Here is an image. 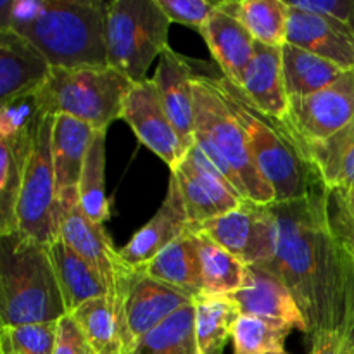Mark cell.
Masks as SVG:
<instances>
[{
  "mask_svg": "<svg viewBox=\"0 0 354 354\" xmlns=\"http://www.w3.org/2000/svg\"><path fill=\"white\" fill-rule=\"evenodd\" d=\"M330 190L273 203L277 252L266 268L292 292L310 327V337L342 330L348 315L349 270L328 211Z\"/></svg>",
  "mask_w": 354,
  "mask_h": 354,
  "instance_id": "cell-1",
  "label": "cell"
},
{
  "mask_svg": "<svg viewBox=\"0 0 354 354\" xmlns=\"http://www.w3.org/2000/svg\"><path fill=\"white\" fill-rule=\"evenodd\" d=\"M106 14L97 0H2L0 30L28 38L52 68L109 66Z\"/></svg>",
  "mask_w": 354,
  "mask_h": 354,
  "instance_id": "cell-2",
  "label": "cell"
},
{
  "mask_svg": "<svg viewBox=\"0 0 354 354\" xmlns=\"http://www.w3.org/2000/svg\"><path fill=\"white\" fill-rule=\"evenodd\" d=\"M211 78L244 130L256 168L273 189L277 203L327 192L310 145L289 120H279L263 113L241 86L225 76Z\"/></svg>",
  "mask_w": 354,
  "mask_h": 354,
  "instance_id": "cell-3",
  "label": "cell"
},
{
  "mask_svg": "<svg viewBox=\"0 0 354 354\" xmlns=\"http://www.w3.org/2000/svg\"><path fill=\"white\" fill-rule=\"evenodd\" d=\"M68 315L48 245L19 232L0 235L2 328L59 322Z\"/></svg>",
  "mask_w": 354,
  "mask_h": 354,
  "instance_id": "cell-4",
  "label": "cell"
},
{
  "mask_svg": "<svg viewBox=\"0 0 354 354\" xmlns=\"http://www.w3.org/2000/svg\"><path fill=\"white\" fill-rule=\"evenodd\" d=\"M194 144L249 203H277L275 192L252 159L244 130L211 76L194 78Z\"/></svg>",
  "mask_w": 354,
  "mask_h": 354,
  "instance_id": "cell-5",
  "label": "cell"
},
{
  "mask_svg": "<svg viewBox=\"0 0 354 354\" xmlns=\"http://www.w3.org/2000/svg\"><path fill=\"white\" fill-rule=\"evenodd\" d=\"M131 86L133 82L111 66L52 68L38 97L45 116L66 114L95 130H107L121 120Z\"/></svg>",
  "mask_w": 354,
  "mask_h": 354,
  "instance_id": "cell-6",
  "label": "cell"
},
{
  "mask_svg": "<svg viewBox=\"0 0 354 354\" xmlns=\"http://www.w3.org/2000/svg\"><path fill=\"white\" fill-rule=\"evenodd\" d=\"M169 19L158 0H114L107 3V64L137 83L169 47Z\"/></svg>",
  "mask_w": 354,
  "mask_h": 354,
  "instance_id": "cell-7",
  "label": "cell"
},
{
  "mask_svg": "<svg viewBox=\"0 0 354 354\" xmlns=\"http://www.w3.org/2000/svg\"><path fill=\"white\" fill-rule=\"evenodd\" d=\"M54 123L55 116L50 114L41 121L33 152L24 169L17 204V232L45 245L59 239V199L52 158Z\"/></svg>",
  "mask_w": 354,
  "mask_h": 354,
  "instance_id": "cell-8",
  "label": "cell"
},
{
  "mask_svg": "<svg viewBox=\"0 0 354 354\" xmlns=\"http://www.w3.org/2000/svg\"><path fill=\"white\" fill-rule=\"evenodd\" d=\"M190 230L209 237L245 266H266L275 258L279 227L272 204L263 206L245 201L237 209L190 227Z\"/></svg>",
  "mask_w": 354,
  "mask_h": 354,
  "instance_id": "cell-9",
  "label": "cell"
},
{
  "mask_svg": "<svg viewBox=\"0 0 354 354\" xmlns=\"http://www.w3.org/2000/svg\"><path fill=\"white\" fill-rule=\"evenodd\" d=\"M59 237L95 270L107 289V299L116 311L123 303L135 270L123 261L120 249H114L102 225L90 220L78 204L59 220Z\"/></svg>",
  "mask_w": 354,
  "mask_h": 354,
  "instance_id": "cell-10",
  "label": "cell"
},
{
  "mask_svg": "<svg viewBox=\"0 0 354 354\" xmlns=\"http://www.w3.org/2000/svg\"><path fill=\"white\" fill-rule=\"evenodd\" d=\"M194 299L192 294L152 279L144 270H135L123 303L114 311L124 354L131 351L142 335L154 330L183 306L192 304Z\"/></svg>",
  "mask_w": 354,
  "mask_h": 354,
  "instance_id": "cell-11",
  "label": "cell"
},
{
  "mask_svg": "<svg viewBox=\"0 0 354 354\" xmlns=\"http://www.w3.org/2000/svg\"><path fill=\"white\" fill-rule=\"evenodd\" d=\"M171 176L178 183L190 227L230 213L245 203L196 144L171 169Z\"/></svg>",
  "mask_w": 354,
  "mask_h": 354,
  "instance_id": "cell-12",
  "label": "cell"
},
{
  "mask_svg": "<svg viewBox=\"0 0 354 354\" xmlns=\"http://www.w3.org/2000/svg\"><path fill=\"white\" fill-rule=\"evenodd\" d=\"M354 120V69L308 97L289 99V121L306 144L327 140Z\"/></svg>",
  "mask_w": 354,
  "mask_h": 354,
  "instance_id": "cell-13",
  "label": "cell"
},
{
  "mask_svg": "<svg viewBox=\"0 0 354 354\" xmlns=\"http://www.w3.org/2000/svg\"><path fill=\"white\" fill-rule=\"evenodd\" d=\"M121 120L127 121L138 140L171 169L185 158V145L162 107L152 78L133 83L124 99Z\"/></svg>",
  "mask_w": 354,
  "mask_h": 354,
  "instance_id": "cell-14",
  "label": "cell"
},
{
  "mask_svg": "<svg viewBox=\"0 0 354 354\" xmlns=\"http://www.w3.org/2000/svg\"><path fill=\"white\" fill-rule=\"evenodd\" d=\"M232 301L241 315L282 322L294 330L310 335V327L289 287L266 266H245L244 286L232 292Z\"/></svg>",
  "mask_w": 354,
  "mask_h": 354,
  "instance_id": "cell-15",
  "label": "cell"
},
{
  "mask_svg": "<svg viewBox=\"0 0 354 354\" xmlns=\"http://www.w3.org/2000/svg\"><path fill=\"white\" fill-rule=\"evenodd\" d=\"M95 128L76 118L59 114L52 131V158L57 183L59 220L80 204L78 185Z\"/></svg>",
  "mask_w": 354,
  "mask_h": 354,
  "instance_id": "cell-16",
  "label": "cell"
},
{
  "mask_svg": "<svg viewBox=\"0 0 354 354\" xmlns=\"http://www.w3.org/2000/svg\"><path fill=\"white\" fill-rule=\"evenodd\" d=\"M287 7V44L327 59L344 71L354 69V35L349 23L296 9L289 3Z\"/></svg>",
  "mask_w": 354,
  "mask_h": 354,
  "instance_id": "cell-17",
  "label": "cell"
},
{
  "mask_svg": "<svg viewBox=\"0 0 354 354\" xmlns=\"http://www.w3.org/2000/svg\"><path fill=\"white\" fill-rule=\"evenodd\" d=\"M189 230L190 223L185 204L178 183L171 176L162 206L151 218V221L142 227L124 248L120 249V256L128 266L140 270Z\"/></svg>",
  "mask_w": 354,
  "mask_h": 354,
  "instance_id": "cell-18",
  "label": "cell"
},
{
  "mask_svg": "<svg viewBox=\"0 0 354 354\" xmlns=\"http://www.w3.org/2000/svg\"><path fill=\"white\" fill-rule=\"evenodd\" d=\"M194 78L189 59L171 47L162 52L152 76L162 107L187 151L194 145Z\"/></svg>",
  "mask_w": 354,
  "mask_h": 354,
  "instance_id": "cell-19",
  "label": "cell"
},
{
  "mask_svg": "<svg viewBox=\"0 0 354 354\" xmlns=\"http://www.w3.org/2000/svg\"><path fill=\"white\" fill-rule=\"evenodd\" d=\"M52 73L50 62L23 35L0 30V100L38 90Z\"/></svg>",
  "mask_w": 354,
  "mask_h": 354,
  "instance_id": "cell-20",
  "label": "cell"
},
{
  "mask_svg": "<svg viewBox=\"0 0 354 354\" xmlns=\"http://www.w3.org/2000/svg\"><path fill=\"white\" fill-rule=\"evenodd\" d=\"M242 90L258 109L279 120H289V95L283 80L282 47L256 41L254 55L245 68Z\"/></svg>",
  "mask_w": 354,
  "mask_h": 354,
  "instance_id": "cell-21",
  "label": "cell"
},
{
  "mask_svg": "<svg viewBox=\"0 0 354 354\" xmlns=\"http://www.w3.org/2000/svg\"><path fill=\"white\" fill-rule=\"evenodd\" d=\"M209 47L221 73L235 85H241L245 68L254 55L256 40L234 16L218 7L199 31Z\"/></svg>",
  "mask_w": 354,
  "mask_h": 354,
  "instance_id": "cell-22",
  "label": "cell"
},
{
  "mask_svg": "<svg viewBox=\"0 0 354 354\" xmlns=\"http://www.w3.org/2000/svg\"><path fill=\"white\" fill-rule=\"evenodd\" d=\"M48 252L68 315L88 301L107 296L106 286L95 270L82 256L76 254L61 237L48 245Z\"/></svg>",
  "mask_w": 354,
  "mask_h": 354,
  "instance_id": "cell-23",
  "label": "cell"
},
{
  "mask_svg": "<svg viewBox=\"0 0 354 354\" xmlns=\"http://www.w3.org/2000/svg\"><path fill=\"white\" fill-rule=\"evenodd\" d=\"M140 270H144L152 279L178 287L192 294L194 297L203 294L199 249H197L196 234L192 230L176 239Z\"/></svg>",
  "mask_w": 354,
  "mask_h": 354,
  "instance_id": "cell-24",
  "label": "cell"
},
{
  "mask_svg": "<svg viewBox=\"0 0 354 354\" xmlns=\"http://www.w3.org/2000/svg\"><path fill=\"white\" fill-rule=\"evenodd\" d=\"M220 9L241 21L259 44L270 47L287 44L289 7L286 0H221Z\"/></svg>",
  "mask_w": 354,
  "mask_h": 354,
  "instance_id": "cell-25",
  "label": "cell"
},
{
  "mask_svg": "<svg viewBox=\"0 0 354 354\" xmlns=\"http://www.w3.org/2000/svg\"><path fill=\"white\" fill-rule=\"evenodd\" d=\"M283 80L289 99L308 97L334 83L344 69L324 57L286 44L282 47Z\"/></svg>",
  "mask_w": 354,
  "mask_h": 354,
  "instance_id": "cell-26",
  "label": "cell"
},
{
  "mask_svg": "<svg viewBox=\"0 0 354 354\" xmlns=\"http://www.w3.org/2000/svg\"><path fill=\"white\" fill-rule=\"evenodd\" d=\"M44 118L38 90L3 100L0 106V144L31 154Z\"/></svg>",
  "mask_w": 354,
  "mask_h": 354,
  "instance_id": "cell-27",
  "label": "cell"
},
{
  "mask_svg": "<svg viewBox=\"0 0 354 354\" xmlns=\"http://www.w3.org/2000/svg\"><path fill=\"white\" fill-rule=\"evenodd\" d=\"M196 304V339L201 354H223L232 339L235 322L241 317L237 304L228 296L199 294Z\"/></svg>",
  "mask_w": 354,
  "mask_h": 354,
  "instance_id": "cell-28",
  "label": "cell"
},
{
  "mask_svg": "<svg viewBox=\"0 0 354 354\" xmlns=\"http://www.w3.org/2000/svg\"><path fill=\"white\" fill-rule=\"evenodd\" d=\"M310 151L328 190L354 194V120Z\"/></svg>",
  "mask_w": 354,
  "mask_h": 354,
  "instance_id": "cell-29",
  "label": "cell"
},
{
  "mask_svg": "<svg viewBox=\"0 0 354 354\" xmlns=\"http://www.w3.org/2000/svg\"><path fill=\"white\" fill-rule=\"evenodd\" d=\"M128 354H201L196 339V304H187L142 335Z\"/></svg>",
  "mask_w": 354,
  "mask_h": 354,
  "instance_id": "cell-30",
  "label": "cell"
},
{
  "mask_svg": "<svg viewBox=\"0 0 354 354\" xmlns=\"http://www.w3.org/2000/svg\"><path fill=\"white\" fill-rule=\"evenodd\" d=\"M196 234L197 249L201 258V280L203 294L207 296H230L232 292L244 286L245 265L234 254L206 237Z\"/></svg>",
  "mask_w": 354,
  "mask_h": 354,
  "instance_id": "cell-31",
  "label": "cell"
},
{
  "mask_svg": "<svg viewBox=\"0 0 354 354\" xmlns=\"http://www.w3.org/2000/svg\"><path fill=\"white\" fill-rule=\"evenodd\" d=\"M106 133L107 130H97L90 144L82 178L78 185L80 207L95 223L104 225L109 218V204L106 199Z\"/></svg>",
  "mask_w": 354,
  "mask_h": 354,
  "instance_id": "cell-32",
  "label": "cell"
},
{
  "mask_svg": "<svg viewBox=\"0 0 354 354\" xmlns=\"http://www.w3.org/2000/svg\"><path fill=\"white\" fill-rule=\"evenodd\" d=\"M71 317L82 327L93 354H124L116 313L107 296L82 304Z\"/></svg>",
  "mask_w": 354,
  "mask_h": 354,
  "instance_id": "cell-33",
  "label": "cell"
},
{
  "mask_svg": "<svg viewBox=\"0 0 354 354\" xmlns=\"http://www.w3.org/2000/svg\"><path fill=\"white\" fill-rule=\"evenodd\" d=\"M294 328L270 318L241 315L232 330L235 354H266L286 351V339Z\"/></svg>",
  "mask_w": 354,
  "mask_h": 354,
  "instance_id": "cell-34",
  "label": "cell"
},
{
  "mask_svg": "<svg viewBox=\"0 0 354 354\" xmlns=\"http://www.w3.org/2000/svg\"><path fill=\"white\" fill-rule=\"evenodd\" d=\"M30 156L0 144V235L17 232V204Z\"/></svg>",
  "mask_w": 354,
  "mask_h": 354,
  "instance_id": "cell-35",
  "label": "cell"
},
{
  "mask_svg": "<svg viewBox=\"0 0 354 354\" xmlns=\"http://www.w3.org/2000/svg\"><path fill=\"white\" fill-rule=\"evenodd\" d=\"M57 334L59 322H41L2 328L0 339L19 354H54Z\"/></svg>",
  "mask_w": 354,
  "mask_h": 354,
  "instance_id": "cell-36",
  "label": "cell"
},
{
  "mask_svg": "<svg viewBox=\"0 0 354 354\" xmlns=\"http://www.w3.org/2000/svg\"><path fill=\"white\" fill-rule=\"evenodd\" d=\"M328 211L335 239L344 252L349 273L354 277V194L330 190Z\"/></svg>",
  "mask_w": 354,
  "mask_h": 354,
  "instance_id": "cell-37",
  "label": "cell"
},
{
  "mask_svg": "<svg viewBox=\"0 0 354 354\" xmlns=\"http://www.w3.org/2000/svg\"><path fill=\"white\" fill-rule=\"evenodd\" d=\"M221 0H158V6L169 19L201 31Z\"/></svg>",
  "mask_w": 354,
  "mask_h": 354,
  "instance_id": "cell-38",
  "label": "cell"
},
{
  "mask_svg": "<svg viewBox=\"0 0 354 354\" xmlns=\"http://www.w3.org/2000/svg\"><path fill=\"white\" fill-rule=\"evenodd\" d=\"M54 354H93L82 327L76 324L71 315H66L59 320L57 344Z\"/></svg>",
  "mask_w": 354,
  "mask_h": 354,
  "instance_id": "cell-39",
  "label": "cell"
},
{
  "mask_svg": "<svg viewBox=\"0 0 354 354\" xmlns=\"http://www.w3.org/2000/svg\"><path fill=\"white\" fill-rule=\"evenodd\" d=\"M286 2L296 9L324 14V16L335 17V19L349 23L354 0H286Z\"/></svg>",
  "mask_w": 354,
  "mask_h": 354,
  "instance_id": "cell-40",
  "label": "cell"
},
{
  "mask_svg": "<svg viewBox=\"0 0 354 354\" xmlns=\"http://www.w3.org/2000/svg\"><path fill=\"white\" fill-rule=\"evenodd\" d=\"M311 341H313V346H311L310 354H351L348 339L342 330L322 332Z\"/></svg>",
  "mask_w": 354,
  "mask_h": 354,
  "instance_id": "cell-41",
  "label": "cell"
},
{
  "mask_svg": "<svg viewBox=\"0 0 354 354\" xmlns=\"http://www.w3.org/2000/svg\"><path fill=\"white\" fill-rule=\"evenodd\" d=\"M349 270V268H348ZM346 339H348L349 351L354 354V277L349 273V287H348V315H346L344 327H342Z\"/></svg>",
  "mask_w": 354,
  "mask_h": 354,
  "instance_id": "cell-42",
  "label": "cell"
},
{
  "mask_svg": "<svg viewBox=\"0 0 354 354\" xmlns=\"http://www.w3.org/2000/svg\"><path fill=\"white\" fill-rule=\"evenodd\" d=\"M0 354H19V353L14 351V349L10 348L9 342H6V341H2V339H0Z\"/></svg>",
  "mask_w": 354,
  "mask_h": 354,
  "instance_id": "cell-43",
  "label": "cell"
},
{
  "mask_svg": "<svg viewBox=\"0 0 354 354\" xmlns=\"http://www.w3.org/2000/svg\"><path fill=\"white\" fill-rule=\"evenodd\" d=\"M349 26H351L353 35H354V2H353V12H351V17H349Z\"/></svg>",
  "mask_w": 354,
  "mask_h": 354,
  "instance_id": "cell-44",
  "label": "cell"
},
{
  "mask_svg": "<svg viewBox=\"0 0 354 354\" xmlns=\"http://www.w3.org/2000/svg\"><path fill=\"white\" fill-rule=\"evenodd\" d=\"M266 354H289V353H286V351H275V353H266Z\"/></svg>",
  "mask_w": 354,
  "mask_h": 354,
  "instance_id": "cell-45",
  "label": "cell"
}]
</instances>
